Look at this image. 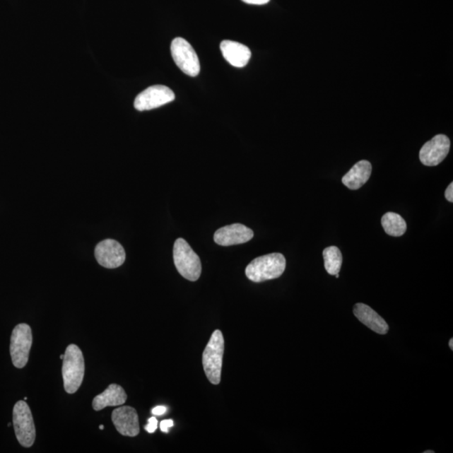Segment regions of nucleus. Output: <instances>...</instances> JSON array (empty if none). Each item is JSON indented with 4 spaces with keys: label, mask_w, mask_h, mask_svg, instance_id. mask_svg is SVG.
Returning <instances> with one entry per match:
<instances>
[{
    "label": "nucleus",
    "mask_w": 453,
    "mask_h": 453,
    "mask_svg": "<svg viewBox=\"0 0 453 453\" xmlns=\"http://www.w3.org/2000/svg\"><path fill=\"white\" fill-rule=\"evenodd\" d=\"M372 172V165L370 161L360 160L353 165L351 170L345 175L342 182L350 190L360 189L369 181Z\"/></svg>",
    "instance_id": "16"
},
{
    "label": "nucleus",
    "mask_w": 453,
    "mask_h": 453,
    "mask_svg": "<svg viewBox=\"0 0 453 453\" xmlns=\"http://www.w3.org/2000/svg\"><path fill=\"white\" fill-rule=\"evenodd\" d=\"M112 420L116 430L123 436L134 437L140 434L139 416L133 407L117 408L112 413Z\"/></svg>",
    "instance_id": "11"
},
{
    "label": "nucleus",
    "mask_w": 453,
    "mask_h": 453,
    "mask_svg": "<svg viewBox=\"0 0 453 453\" xmlns=\"http://www.w3.org/2000/svg\"><path fill=\"white\" fill-rule=\"evenodd\" d=\"M175 100V93L168 87L155 85L139 94L134 100V107L139 111H147L169 104Z\"/></svg>",
    "instance_id": "8"
},
{
    "label": "nucleus",
    "mask_w": 453,
    "mask_h": 453,
    "mask_svg": "<svg viewBox=\"0 0 453 453\" xmlns=\"http://www.w3.org/2000/svg\"><path fill=\"white\" fill-rule=\"evenodd\" d=\"M175 266L180 275L190 281L199 279L201 273V263L192 247L185 240L178 239L173 249Z\"/></svg>",
    "instance_id": "4"
},
{
    "label": "nucleus",
    "mask_w": 453,
    "mask_h": 453,
    "mask_svg": "<svg viewBox=\"0 0 453 453\" xmlns=\"http://www.w3.org/2000/svg\"><path fill=\"white\" fill-rule=\"evenodd\" d=\"M170 52L173 60L184 73L196 77L200 73V62L194 49L182 37L173 40Z\"/></svg>",
    "instance_id": "7"
},
{
    "label": "nucleus",
    "mask_w": 453,
    "mask_h": 453,
    "mask_svg": "<svg viewBox=\"0 0 453 453\" xmlns=\"http://www.w3.org/2000/svg\"><path fill=\"white\" fill-rule=\"evenodd\" d=\"M100 430H104L105 427H104V425H100Z\"/></svg>",
    "instance_id": "27"
},
{
    "label": "nucleus",
    "mask_w": 453,
    "mask_h": 453,
    "mask_svg": "<svg viewBox=\"0 0 453 453\" xmlns=\"http://www.w3.org/2000/svg\"><path fill=\"white\" fill-rule=\"evenodd\" d=\"M450 146L449 138L445 134H437L421 148L420 163L427 167H436L442 163L449 153Z\"/></svg>",
    "instance_id": "9"
},
{
    "label": "nucleus",
    "mask_w": 453,
    "mask_h": 453,
    "mask_svg": "<svg viewBox=\"0 0 453 453\" xmlns=\"http://www.w3.org/2000/svg\"><path fill=\"white\" fill-rule=\"evenodd\" d=\"M445 197L448 201L452 203L453 201V183L451 182L450 185L447 187L445 192Z\"/></svg>",
    "instance_id": "21"
},
{
    "label": "nucleus",
    "mask_w": 453,
    "mask_h": 453,
    "mask_svg": "<svg viewBox=\"0 0 453 453\" xmlns=\"http://www.w3.org/2000/svg\"><path fill=\"white\" fill-rule=\"evenodd\" d=\"M434 451H425L424 453H434Z\"/></svg>",
    "instance_id": "25"
},
{
    "label": "nucleus",
    "mask_w": 453,
    "mask_h": 453,
    "mask_svg": "<svg viewBox=\"0 0 453 453\" xmlns=\"http://www.w3.org/2000/svg\"><path fill=\"white\" fill-rule=\"evenodd\" d=\"M224 339L222 331H213L203 354V365L206 376L213 384L221 382Z\"/></svg>",
    "instance_id": "3"
},
{
    "label": "nucleus",
    "mask_w": 453,
    "mask_h": 453,
    "mask_svg": "<svg viewBox=\"0 0 453 453\" xmlns=\"http://www.w3.org/2000/svg\"><path fill=\"white\" fill-rule=\"evenodd\" d=\"M127 401V394L119 384H111L104 392L98 394L93 401L94 411H100L107 406H122Z\"/></svg>",
    "instance_id": "14"
},
{
    "label": "nucleus",
    "mask_w": 453,
    "mask_h": 453,
    "mask_svg": "<svg viewBox=\"0 0 453 453\" xmlns=\"http://www.w3.org/2000/svg\"><path fill=\"white\" fill-rule=\"evenodd\" d=\"M173 425L174 421L172 420H165L161 421L160 427V430H163V433H168L169 429L172 428Z\"/></svg>",
    "instance_id": "20"
},
{
    "label": "nucleus",
    "mask_w": 453,
    "mask_h": 453,
    "mask_svg": "<svg viewBox=\"0 0 453 453\" xmlns=\"http://www.w3.org/2000/svg\"><path fill=\"white\" fill-rule=\"evenodd\" d=\"M353 314L363 324L376 334L384 335L388 333L389 326L378 313L363 303H358L353 307Z\"/></svg>",
    "instance_id": "13"
},
{
    "label": "nucleus",
    "mask_w": 453,
    "mask_h": 453,
    "mask_svg": "<svg viewBox=\"0 0 453 453\" xmlns=\"http://www.w3.org/2000/svg\"><path fill=\"white\" fill-rule=\"evenodd\" d=\"M381 224L389 236L401 237L407 230L406 223L401 215L392 212L384 215L381 219Z\"/></svg>",
    "instance_id": "17"
},
{
    "label": "nucleus",
    "mask_w": 453,
    "mask_h": 453,
    "mask_svg": "<svg viewBox=\"0 0 453 453\" xmlns=\"http://www.w3.org/2000/svg\"><path fill=\"white\" fill-rule=\"evenodd\" d=\"M324 266L331 276L337 275L343 264V255L338 247H327L324 251Z\"/></svg>",
    "instance_id": "18"
},
{
    "label": "nucleus",
    "mask_w": 453,
    "mask_h": 453,
    "mask_svg": "<svg viewBox=\"0 0 453 453\" xmlns=\"http://www.w3.org/2000/svg\"><path fill=\"white\" fill-rule=\"evenodd\" d=\"M167 412V408L165 406H156L152 410V414L154 416H163Z\"/></svg>",
    "instance_id": "22"
},
{
    "label": "nucleus",
    "mask_w": 453,
    "mask_h": 453,
    "mask_svg": "<svg viewBox=\"0 0 453 453\" xmlns=\"http://www.w3.org/2000/svg\"><path fill=\"white\" fill-rule=\"evenodd\" d=\"M13 424L17 440L20 445L24 447H33L37 434L33 413L25 401H18L13 407Z\"/></svg>",
    "instance_id": "5"
},
{
    "label": "nucleus",
    "mask_w": 453,
    "mask_h": 453,
    "mask_svg": "<svg viewBox=\"0 0 453 453\" xmlns=\"http://www.w3.org/2000/svg\"><path fill=\"white\" fill-rule=\"evenodd\" d=\"M335 276L337 277V278H339V273H337V275H335Z\"/></svg>",
    "instance_id": "28"
},
{
    "label": "nucleus",
    "mask_w": 453,
    "mask_h": 453,
    "mask_svg": "<svg viewBox=\"0 0 453 453\" xmlns=\"http://www.w3.org/2000/svg\"><path fill=\"white\" fill-rule=\"evenodd\" d=\"M254 232L244 224L233 223L219 228L214 235L215 243L221 246H231L247 243L252 240Z\"/></svg>",
    "instance_id": "12"
},
{
    "label": "nucleus",
    "mask_w": 453,
    "mask_h": 453,
    "mask_svg": "<svg viewBox=\"0 0 453 453\" xmlns=\"http://www.w3.org/2000/svg\"><path fill=\"white\" fill-rule=\"evenodd\" d=\"M60 358H61V360H64V354H61V357H60Z\"/></svg>",
    "instance_id": "26"
},
{
    "label": "nucleus",
    "mask_w": 453,
    "mask_h": 453,
    "mask_svg": "<svg viewBox=\"0 0 453 453\" xmlns=\"http://www.w3.org/2000/svg\"><path fill=\"white\" fill-rule=\"evenodd\" d=\"M62 363V378L66 393L74 394L82 385L85 374L84 358L81 349L75 344L66 348Z\"/></svg>",
    "instance_id": "2"
},
{
    "label": "nucleus",
    "mask_w": 453,
    "mask_h": 453,
    "mask_svg": "<svg viewBox=\"0 0 453 453\" xmlns=\"http://www.w3.org/2000/svg\"><path fill=\"white\" fill-rule=\"evenodd\" d=\"M33 341V331L29 325L21 324L13 329L11 339V355L13 365L17 369H23L28 363Z\"/></svg>",
    "instance_id": "6"
},
{
    "label": "nucleus",
    "mask_w": 453,
    "mask_h": 453,
    "mask_svg": "<svg viewBox=\"0 0 453 453\" xmlns=\"http://www.w3.org/2000/svg\"><path fill=\"white\" fill-rule=\"evenodd\" d=\"M286 266L284 255L273 253L252 260L246 267L245 275L251 281L259 283L281 277L286 270Z\"/></svg>",
    "instance_id": "1"
},
{
    "label": "nucleus",
    "mask_w": 453,
    "mask_h": 453,
    "mask_svg": "<svg viewBox=\"0 0 453 453\" xmlns=\"http://www.w3.org/2000/svg\"><path fill=\"white\" fill-rule=\"evenodd\" d=\"M449 347L453 350V339H452L449 342Z\"/></svg>",
    "instance_id": "24"
},
{
    "label": "nucleus",
    "mask_w": 453,
    "mask_h": 453,
    "mask_svg": "<svg viewBox=\"0 0 453 453\" xmlns=\"http://www.w3.org/2000/svg\"><path fill=\"white\" fill-rule=\"evenodd\" d=\"M223 56L225 60L235 67H244L251 57V52L249 47L245 45L232 42V40H223L220 45Z\"/></svg>",
    "instance_id": "15"
},
{
    "label": "nucleus",
    "mask_w": 453,
    "mask_h": 453,
    "mask_svg": "<svg viewBox=\"0 0 453 453\" xmlns=\"http://www.w3.org/2000/svg\"><path fill=\"white\" fill-rule=\"evenodd\" d=\"M157 428H158V420H157L154 416L151 417V418L148 420V424L146 425L145 430L147 433H154Z\"/></svg>",
    "instance_id": "19"
},
{
    "label": "nucleus",
    "mask_w": 453,
    "mask_h": 453,
    "mask_svg": "<svg viewBox=\"0 0 453 453\" xmlns=\"http://www.w3.org/2000/svg\"><path fill=\"white\" fill-rule=\"evenodd\" d=\"M242 1L249 4H257V6H261V4H266L270 2V0H242Z\"/></svg>",
    "instance_id": "23"
},
{
    "label": "nucleus",
    "mask_w": 453,
    "mask_h": 453,
    "mask_svg": "<svg viewBox=\"0 0 453 453\" xmlns=\"http://www.w3.org/2000/svg\"><path fill=\"white\" fill-rule=\"evenodd\" d=\"M95 257L98 264L107 269L118 268L124 263L127 254L119 242L105 240L96 246Z\"/></svg>",
    "instance_id": "10"
}]
</instances>
